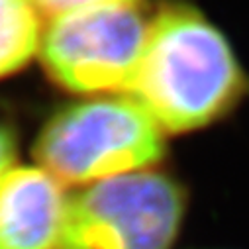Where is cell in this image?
Masks as SVG:
<instances>
[{
	"instance_id": "2",
	"label": "cell",
	"mask_w": 249,
	"mask_h": 249,
	"mask_svg": "<svg viewBox=\"0 0 249 249\" xmlns=\"http://www.w3.org/2000/svg\"><path fill=\"white\" fill-rule=\"evenodd\" d=\"M163 128L132 94H100L57 112L36 140L37 167L63 186L151 169L165 153Z\"/></svg>"
},
{
	"instance_id": "8",
	"label": "cell",
	"mask_w": 249,
	"mask_h": 249,
	"mask_svg": "<svg viewBox=\"0 0 249 249\" xmlns=\"http://www.w3.org/2000/svg\"><path fill=\"white\" fill-rule=\"evenodd\" d=\"M18 157V142L12 130L4 124H0V178H2L10 169L16 167Z\"/></svg>"
},
{
	"instance_id": "6",
	"label": "cell",
	"mask_w": 249,
	"mask_h": 249,
	"mask_svg": "<svg viewBox=\"0 0 249 249\" xmlns=\"http://www.w3.org/2000/svg\"><path fill=\"white\" fill-rule=\"evenodd\" d=\"M39 14L32 0H0V79L22 69L39 51Z\"/></svg>"
},
{
	"instance_id": "3",
	"label": "cell",
	"mask_w": 249,
	"mask_h": 249,
	"mask_svg": "<svg viewBox=\"0 0 249 249\" xmlns=\"http://www.w3.org/2000/svg\"><path fill=\"white\" fill-rule=\"evenodd\" d=\"M186 210L184 189L147 169L69 195L57 249H169Z\"/></svg>"
},
{
	"instance_id": "7",
	"label": "cell",
	"mask_w": 249,
	"mask_h": 249,
	"mask_svg": "<svg viewBox=\"0 0 249 249\" xmlns=\"http://www.w3.org/2000/svg\"><path fill=\"white\" fill-rule=\"evenodd\" d=\"M32 2L39 12L53 18L59 14L87 10V8H100V6H136L138 0H32Z\"/></svg>"
},
{
	"instance_id": "4",
	"label": "cell",
	"mask_w": 249,
	"mask_h": 249,
	"mask_svg": "<svg viewBox=\"0 0 249 249\" xmlns=\"http://www.w3.org/2000/svg\"><path fill=\"white\" fill-rule=\"evenodd\" d=\"M149 20L138 6H100L49 18L39 55L71 92L128 94L143 59Z\"/></svg>"
},
{
	"instance_id": "5",
	"label": "cell",
	"mask_w": 249,
	"mask_h": 249,
	"mask_svg": "<svg viewBox=\"0 0 249 249\" xmlns=\"http://www.w3.org/2000/svg\"><path fill=\"white\" fill-rule=\"evenodd\" d=\"M69 195L41 167H14L0 178V249H57Z\"/></svg>"
},
{
	"instance_id": "1",
	"label": "cell",
	"mask_w": 249,
	"mask_h": 249,
	"mask_svg": "<svg viewBox=\"0 0 249 249\" xmlns=\"http://www.w3.org/2000/svg\"><path fill=\"white\" fill-rule=\"evenodd\" d=\"M247 92V77L224 37L196 8L169 4L149 20L132 94L163 132L206 128Z\"/></svg>"
}]
</instances>
